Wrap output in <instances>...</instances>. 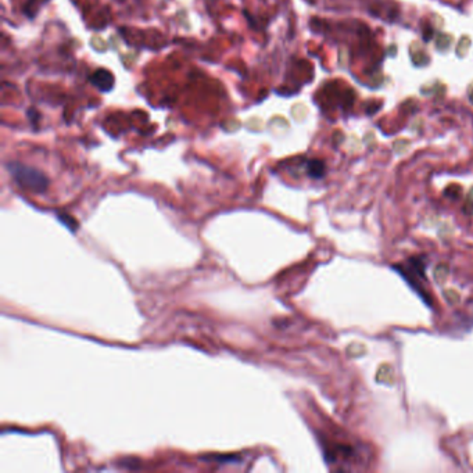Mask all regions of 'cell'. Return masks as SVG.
I'll return each mask as SVG.
<instances>
[{
	"label": "cell",
	"instance_id": "7a4b0ae2",
	"mask_svg": "<svg viewBox=\"0 0 473 473\" xmlns=\"http://www.w3.org/2000/svg\"><path fill=\"white\" fill-rule=\"evenodd\" d=\"M325 451L330 464L340 465L338 469H353V465H361L364 461L362 448L346 441L326 444Z\"/></svg>",
	"mask_w": 473,
	"mask_h": 473
},
{
	"label": "cell",
	"instance_id": "277c9868",
	"mask_svg": "<svg viewBox=\"0 0 473 473\" xmlns=\"http://www.w3.org/2000/svg\"><path fill=\"white\" fill-rule=\"evenodd\" d=\"M307 174L314 179L322 178L325 175V164L319 160H311L307 164Z\"/></svg>",
	"mask_w": 473,
	"mask_h": 473
},
{
	"label": "cell",
	"instance_id": "5b68a950",
	"mask_svg": "<svg viewBox=\"0 0 473 473\" xmlns=\"http://www.w3.org/2000/svg\"><path fill=\"white\" fill-rule=\"evenodd\" d=\"M58 217H60V220L63 221V222L66 223V225H68V228H75L77 226V223L74 222V220H71V217L69 215H63V214H58ZM74 231V229H72Z\"/></svg>",
	"mask_w": 473,
	"mask_h": 473
},
{
	"label": "cell",
	"instance_id": "6da1fadb",
	"mask_svg": "<svg viewBox=\"0 0 473 473\" xmlns=\"http://www.w3.org/2000/svg\"><path fill=\"white\" fill-rule=\"evenodd\" d=\"M11 178L19 187L34 192V193H43L49 187V179L43 172L36 168H32L21 163H9L7 164Z\"/></svg>",
	"mask_w": 473,
	"mask_h": 473
},
{
	"label": "cell",
	"instance_id": "3957f363",
	"mask_svg": "<svg viewBox=\"0 0 473 473\" xmlns=\"http://www.w3.org/2000/svg\"><path fill=\"white\" fill-rule=\"evenodd\" d=\"M90 82L101 92H107L114 85V78L111 75V72H108L107 69H97L96 72L90 77Z\"/></svg>",
	"mask_w": 473,
	"mask_h": 473
}]
</instances>
